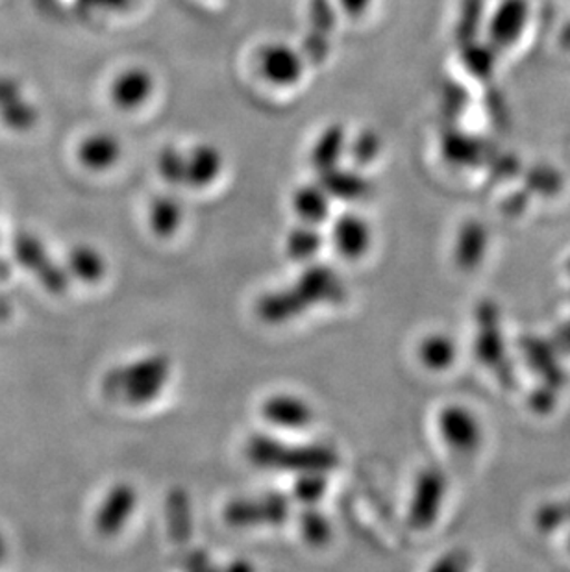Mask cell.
<instances>
[{"mask_svg":"<svg viewBox=\"0 0 570 572\" xmlns=\"http://www.w3.org/2000/svg\"><path fill=\"white\" fill-rule=\"evenodd\" d=\"M461 61L465 66L466 72L480 80H488L494 72L497 66V52L493 45L489 41H469V43L460 45Z\"/></svg>","mask_w":570,"mask_h":572,"instance_id":"28","label":"cell"},{"mask_svg":"<svg viewBox=\"0 0 570 572\" xmlns=\"http://www.w3.org/2000/svg\"><path fill=\"white\" fill-rule=\"evenodd\" d=\"M489 248L488 226L480 220H466L455 237L454 262L458 269L472 273L482 265Z\"/></svg>","mask_w":570,"mask_h":572,"instance_id":"18","label":"cell"},{"mask_svg":"<svg viewBox=\"0 0 570 572\" xmlns=\"http://www.w3.org/2000/svg\"><path fill=\"white\" fill-rule=\"evenodd\" d=\"M248 462L265 471L301 474L306 471L330 473L340 465V452L332 445H293L273 435L254 434L245 445Z\"/></svg>","mask_w":570,"mask_h":572,"instance_id":"2","label":"cell"},{"mask_svg":"<svg viewBox=\"0 0 570 572\" xmlns=\"http://www.w3.org/2000/svg\"><path fill=\"white\" fill-rule=\"evenodd\" d=\"M341 6V10L352 19H360V17L367 13L368 8L373 4V0H337Z\"/></svg>","mask_w":570,"mask_h":572,"instance_id":"41","label":"cell"},{"mask_svg":"<svg viewBox=\"0 0 570 572\" xmlns=\"http://www.w3.org/2000/svg\"><path fill=\"white\" fill-rule=\"evenodd\" d=\"M328 491V473L324 471H306L296 474L293 484V499L302 506H317Z\"/></svg>","mask_w":570,"mask_h":572,"instance_id":"30","label":"cell"},{"mask_svg":"<svg viewBox=\"0 0 570 572\" xmlns=\"http://www.w3.org/2000/svg\"><path fill=\"white\" fill-rule=\"evenodd\" d=\"M258 72L275 88H293L306 71L304 55L284 41H271L258 50Z\"/></svg>","mask_w":570,"mask_h":572,"instance_id":"8","label":"cell"},{"mask_svg":"<svg viewBox=\"0 0 570 572\" xmlns=\"http://www.w3.org/2000/svg\"><path fill=\"white\" fill-rule=\"evenodd\" d=\"M441 155L455 167L485 166L493 158L485 141L454 128L443 134Z\"/></svg>","mask_w":570,"mask_h":572,"instance_id":"15","label":"cell"},{"mask_svg":"<svg viewBox=\"0 0 570 572\" xmlns=\"http://www.w3.org/2000/svg\"><path fill=\"white\" fill-rule=\"evenodd\" d=\"M528 203H530V191H528V189L513 193V195L505 200L504 211L508 215H521L522 211L528 208Z\"/></svg>","mask_w":570,"mask_h":572,"instance_id":"39","label":"cell"},{"mask_svg":"<svg viewBox=\"0 0 570 572\" xmlns=\"http://www.w3.org/2000/svg\"><path fill=\"white\" fill-rule=\"evenodd\" d=\"M262 417L275 428L295 432V430H306L313 423L315 412L312 404L301 396L278 393L265 398L262 404Z\"/></svg>","mask_w":570,"mask_h":572,"instance_id":"13","label":"cell"},{"mask_svg":"<svg viewBox=\"0 0 570 572\" xmlns=\"http://www.w3.org/2000/svg\"><path fill=\"white\" fill-rule=\"evenodd\" d=\"M348 149V134L341 122H332L318 134L309 149V166L317 175L341 166V158Z\"/></svg>","mask_w":570,"mask_h":572,"instance_id":"19","label":"cell"},{"mask_svg":"<svg viewBox=\"0 0 570 572\" xmlns=\"http://www.w3.org/2000/svg\"><path fill=\"white\" fill-rule=\"evenodd\" d=\"M533 523L543 534H552L563 526H570V499L547 502L533 515Z\"/></svg>","mask_w":570,"mask_h":572,"instance_id":"34","label":"cell"},{"mask_svg":"<svg viewBox=\"0 0 570 572\" xmlns=\"http://www.w3.org/2000/svg\"><path fill=\"white\" fill-rule=\"evenodd\" d=\"M332 245L340 256L346 259H360L368 253L373 243V231L362 215L343 214L332 225Z\"/></svg>","mask_w":570,"mask_h":572,"instance_id":"14","label":"cell"},{"mask_svg":"<svg viewBox=\"0 0 570 572\" xmlns=\"http://www.w3.org/2000/svg\"><path fill=\"white\" fill-rule=\"evenodd\" d=\"M324 237L318 230V226L301 225L291 228L289 234L285 237V253L293 262L298 264H312L317 258L318 253L323 250Z\"/></svg>","mask_w":570,"mask_h":572,"instance_id":"25","label":"cell"},{"mask_svg":"<svg viewBox=\"0 0 570 572\" xmlns=\"http://www.w3.org/2000/svg\"><path fill=\"white\" fill-rule=\"evenodd\" d=\"M558 391L560 389H556L554 385L547 384V382H543V385L538 389H533L532 395H530V406H532L533 412H552L558 404Z\"/></svg>","mask_w":570,"mask_h":572,"instance_id":"36","label":"cell"},{"mask_svg":"<svg viewBox=\"0 0 570 572\" xmlns=\"http://www.w3.org/2000/svg\"><path fill=\"white\" fill-rule=\"evenodd\" d=\"M474 320H476V336L472 345L474 356L483 367L494 373L500 384L504 387H513L515 373L505 354L499 306L493 300H482L474 309Z\"/></svg>","mask_w":570,"mask_h":572,"instance_id":"4","label":"cell"},{"mask_svg":"<svg viewBox=\"0 0 570 572\" xmlns=\"http://www.w3.org/2000/svg\"><path fill=\"white\" fill-rule=\"evenodd\" d=\"M10 314V303L4 297H0V319H6Z\"/></svg>","mask_w":570,"mask_h":572,"instance_id":"44","label":"cell"},{"mask_svg":"<svg viewBox=\"0 0 570 572\" xmlns=\"http://www.w3.org/2000/svg\"><path fill=\"white\" fill-rule=\"evenodd\" d=\"M156 89V80L147 67H128L111 82V102L122 111L139 110L147 105Z\"/></svg>","mask_w":570,"mask_h":572,"instance_id":"12","label":"cell"},{"mask_svg":"<svg viewBox=\"0 0 570 572\" xmlns=\"http://www.w3.org/2000/svg\"><path fill=\"white\" fill-rule=\"evenodd\" d=\"M346 298V284L340 273L324 264L306 265L295 284L265 293L256 304V314L267 325H285L321 304H341Z\"/></svg>","mask_w":570,"mask_h":572,"instance_id":"1","label":"cell"},{"mask_svg":"<svg viewBox=\"0 0 570 572\" xmlns=\"http://www.w3.org/2000/svg\"><path fill=\"white\" fill-rule=\"evenodd\" d=\"M332 197L321 184H304L296 188L291 198V206L301 223L321 226L326 223L332 209Z\"/></svg>","mask_w":570,"mask_h":572,"instance_id":"21","label":"cell"},{"mask_svg":"<svg viewBox=\"0 0 570 572\" xmlns=\"http://www.w3.org/2000/svg\"><path fill=\"white\" fill-rule=\"evenodd\" d=\"M489 164H491L494 177L511 178L519 171V161L513 156H493Z\"/></svg>","mask_w":570,"mask_h":572,"instance_id":"38","label":"cell"},{"mask_svg":"<svg viewBox=\"0 0 570 572\" xmlns=\"http://www.w3.org/2000/svg\"><path fill=\"white\" fill-rule=\"evenodd\" d=\"M419 359L433 373L449 371L458 359V343L449 334H430L419 345Z\"/></svg>","mask_w":570,"mask_h":572,"instance_id":"24","label":"cell"},{"mask_svg":"<svg viewBox=\"0 0 570 572\" xmlns=\"http://www.w3.org/2000/svg\"><path fill=\"white\" fill-rule=\"evenodd\" d=\"M550 342H552L558 353L570 354V319L566 320V323H561V325L556 328Z\"/></svg>","mask_w":570,"mask_h":572,"instance_id":"40","label":"cell"},{"mask_svg":"<svg viewBox=\"0 0 570 572\" xmlns=\"http://www.w3.org/2000/svg\"><path fill=\"white\" fill-rule=\"evenodd\" d=\"M471 568V556L465 551H452L433 565V571L460 572Z\"/></svg>","mask_w":570,"mask_h":572,"instance_id":"37","label":"cell"},{"mask_svg":"<svg viewBox=\"0 0 570 572\" xmlns=\"http://www.w3.org/2000/svg\"><path fill=\"white\" fill-rule=\"evenodd\" d=\"M106 269H108V265H106L105 256L89 245H78L72 248L69 259H67L69 275L75 276L83 284H97L102 280Z\"/></svg>","mask_w":570,"mask_h":572,"instance_id":"26","label":"cell"},{"mask_svg":"<svg viewBox=\"0 0 570 572\" xmlns=\"http://www.w3.org/2000/svg\"><path fill=\"white\" fill-rule=\"evenodd\" d=\"M136 506H138V491L134 485L127 482L114 485L99 506L95 517V529L105 538H116L132 519Z\"/></svg>","mask_w":570,"mask_h":572,"instance_id":"11","label":"cell"},{"mask_svg":"<svg viewBox=\"0 0 570 572\" xmlns=\"http://www.w3.org/2000/svg\"><path fill=\"white\" fill-rule=\"evenodd\" d=\"M439 434L458 452H474L482 445V424L469 407L450 404L438 417Z\"/></svg>","mask_w":570,"mask_h":572,"instance_id":"9","label":"cell"},{"mask_svg":"<svg viewBox=\"0 0 570 572\" xmlns=\"http://www.w3.org/2000/svg\"><path fill=\"white\" fill-rule=\"evenodd\" d=\"M184 223V208L180 200L173 195H159L148 208V225L154 236L169 239L175 236Z\"/></svg>","mask_w":570,"mask_h":572,"instance_id":"23","label":"cell"},{"mask_svg":"<svg viewBox=\"0 0 570 572\" xmlns=\"http://www.w3.org/2000/svg\"><path fill=\"white\" fill-rule=\"evenodd\" d=\"M173 364L165 354H150L132 364L106 373L102 391L106 396L128 406H145L156 401L169 384Z\"/></svg>","mask_w":570,"mask_h":572,"instance_id":"3","label":"cell"},{"mask_svg":"<svg viewBox=\"0 0 570 572\" xmlns=\"http://www.w3.org/2000/svg\"><path fill=\"white\" fill-rule=\"evenodd\" d=\"M167 510V524H169V534L173 540L178 543H186L191 538V502L186 491H170L165 502Z\"/></svg>","mask_w":570,"mask_h":572,"instance_id":"27","label":"cell"},{"mask_svg":"<svg viewBox=\"0 0 570 572\" xmlns=\"http://www.w3.org/2000/svg\"><path fill=\"white\" fill-rule=\"evenodd\" d=\"M483 21H485V0H461L460 13L455 21L458 43L463 45L480 39Z\"/></svg>","mask_w":570,"mask_h":572,"instance_id":"29","label":"cell"},{"mask_svg":"<svg viewBox=\"0 0 570 572\" xmlns=\"http://www.w3.org/2000/svg\"><path fill=\"white\" fill-rule=\"evenodd\" d=\"M318 184L326 189L330 197L343 203H357L371 197L373 193V184L363 172L343 169L341 166L318 175Z\"/></svg>","mask_w":570,"mask_h":572,"instance_id":"20","label":"cell"},{"mask_svg":"<svg viewBox=\"0 0 570 572\" xmlns=\"http://www.w3.org/2000/svg\"><path fill=\"white\" fill-rule=\"evenodd\" d=\"M569 549H570V534H569Z\"/></svg>","mask_w":570,"mask_h":572,"instance_id":"48","label":"cell"},{"mask_svg":"<svg viewBox=\"0 0 570 572\" xmlns=\"http://www.w3.org/2000/svg\"><path fill=\"white\" fill-rule=\"evenodd\" d=\"M13 256L17 262L36 275L45 289H49L55 295H61L69 287V270L63 269L60 265L55 264V259L50 258L45 250L43 243L38 237L27 231H21L13 239Z\"/></svg>","mask_w":570,"mask_h":572,"instance_id":"7","label":"cell"},{"mask_svg":"<svg viewBox=\"0 0 570 572\" xmlns=\"http://www.w3.org/2000/svg\"><path fill=\"white\" fill-rule=\"evenodd\" d=\"M569 300H570V295H569Z\"/></svg>","mask_w":570,"mask_h":572,"instance_id":"49","label":"cell"},{"mask_svg":"<svg viewBox=\"0 0 570 572\" xmlns=\"http://www.w3.org/2000/svg\"><path fill=\"white\" fill-rule=\"evenodd\" d=\"M530 19L528 0H500L488 19V41L497 50L510 49L519 41Z\"/></svg>","mask_w":570,"mask_h":572,"instance_id":"10","label":"cell"},{"mask_svg":"<svg viewBox=\"0 0 570 572\" xmlns=\"http://www.w3.org/2000/svg\"><path fill=\"white\" fill-rule=\"evenodd\" d=\"M524 189L541 197H556L563 189V177L554 167H532L524 172Z\"/></svg>","mask_w":570,"mask_h":572,"instance_id":"33","label":"cell"},{"mask_svg":"<svg viewBox=\"0 0 570 572\" xmlns=\"http://www.w3.org/2000/svg\"><path fill=\"white\" fill-rule=\"evenodd\" d=\"M95 6H108V8H121L128 0H91Z\"/></svg>","mask_w":570,"mask_h":572,"instance_id":"43","label":"cell"},{"mask_svg":"<svg viewBox=\"0 0 570 572\" xmlns=\"http://www.w3.org/2000/svg\"><path fill=\"white\" fill-rule=\"evenodd\" d=\"M225 169V156L215 145L198 144L186 152V186L206 189L219 180Z\"/></svg>","mask_w":570,"mask_h":572,"instance_id":"16","label":"cell"},{"mask_svg":"<svg viewBox=\"0 0 570 572\" xmlns=\"http://www.w3.org/2000/svg\"><path fill=\"white\" fill-rule=\"evenodd\" d=\"M566 267H567V270H569V273H570V258H569V259H567V265H566Z\"/></svg>","mask_w":570,"mask_h":572,"instance_id":"47","label":"cell"},{"mask_svg":"<svg viewBox=\"0 0 570 572\" xmlns=\"http://www.w3.org/2000/svg\"><path fill=\"white\" fill-rule=\"evenodd\" d=\"M298 526L304 541L315 549L328 545L332 540V523L317 506H304L298 517Z\"/></svg>","mask_w":570,"mask_h":572,"instance_id":"31","label":"cell"},{"mask_svg":"<svg viewBox=\"0 0 570 572\" xmlns=\"http://www.w3.org/2000/svg\"><path fill=\"white\" fill-rule=\"evenodd\" d=\"M291 515V502L282 493H267L256 499H237L226 504L225 521L234 529L278 526Z\"/></svg>","mask_w":570,"mask_h":572,"instance_id":"5","label":"cell"},{"mask_svg":"<svg viewBox=\"0 0 570 572\" xmlns=\"http://www.w3.org/2000/svg\"><path fill=\"white\" fill-rule=\"evenodd\" d=\"M122 147L114 134L97 132L83 139L78 158L91 171H106L116 166L121 158Z\"/></svg>","mask_w":570,"mask_h":572,"instance_id":"22","label":"cell"},{"mask_svg":"<svg viewBox=\"0 0 570 572\" xmlns=\"http://www.w3.org/2000/svg\"><path fill=\"white\" fill-rule=\"evenodd\" d=\"M4 556V543H2V538H0V558Z\"/></svg>","mask_w":570,"mask_h":572,"instance_id":"46","label":"cell"},{"mask_svg":"<svg viewBox=\"0 0 570 572\" xmlns=\"http://www.w3.org/2000/svg\"><path fill=\"white\" fill-rule=\"evenodd\" d=\"M382 138L374 130H362V132L348 139L346 155L351 156L352 164L356 167H367L379 160L382 155Z\"/></svg>","mask_w":570,"mask_h":572,"instance_id":"32","label":"cell"},{"mask_svg":"<svg viewBox=\"0 0 570 572\" xmlns=\"http://www.w3.org/2000/svg\"><path fill=\"white\" fill-rule=\"evenodd\" d=\"M561 43L566 45L567 49H570V24H567L566 30L561 33Z\"/></svg>","mask_w":570,"mask_h":572,"instance_id":"45","label":"cell"},{"mask_svg":"<svg viewBox=\"0 0 570 572\" xmlns=\"http://www.w3.org/2000/svg\"><path fill=\"white\" fill-rule=\"evenodd\" d=\"M186 568L191 569V571H208V569H212V562H209V556L206 552L193 551L186 558Z\"/></svg>","mask_w":570,"mask_h":572,"instance_id":"42","label":"cell"},{"mask_svg":"<svg viewBox=\"0 0 570 572\" xmlns=\"http://www.w3.org/2000/svg\"><path fill=\"white\" fill-rule=\"evenodd\" d=\"M159 177L169 186H186V152L176 149L173 145L164 147L158 155Z\"/></svg>","mask_w":570,"mask_h":572,"instance_id":"35","label":"cell"},{"mask_svg":"<svg viewBox=\"0 0 570 572\" xmlns=\"http://www.w3.org/2000/svg\"><path fill=\"white\" fill-rule=\"evenodd\" d=\"M446 485V476L441 469L426 467L417 474L407 512V521L413 530H428L438 523Z\"/></svg>","mask_w":570,"mask_h":572,"instance_id":"6","label":"cell"},{"mask_svg":"<svg viewBox=\"0 0 570 572\" xmlns=\"http://www.w3.org/2000/svg\"><path fill=\"white\" fill-rule=\"evenodd\" d=\"M521 351L527 359L528 367L541 375L543 382L554 385L556 389H561L567 384V373L561 369L558 362V351H556L552 342H544L539 337H522Z\"/></svg>","mask_w":570,"mask_h":572,"instance_id":"17","label":"cell"}]
</instances>
